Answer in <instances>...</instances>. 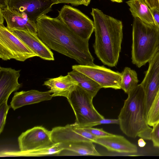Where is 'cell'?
<instances>
[{
	"label": "cell",
	"mask_w": 159,
	"mask_h": 159,
	"mask_svg": "<svg viewBox=\"0 0 159 159\" xmlns=\"http://www.w3.org/2000/svg\"><path fill=\"white\" fill-rule=\"evenodd\" d=\"M159 51V28L155 24L134 19L131 59L139 68L149 62Z\"/></svg>",
	"instance_id": "cell-4"
},
{
	"label": "cell",
	"mask_w": 159,
	"mask_h": 159,
	"mask_svg": "<svg viewBox=\"0 0 159 159\" xmlns=\"http://www.w3.org/2000/svg\"><path fill=\"white\" fill-rule=\"evenodd\" d=\"M72 68L89 77L97 83L102 88L121 89V73L119 72L94 64L74 65L72 66Z\"/></svg>",
	"instance_id": "cell-8"
},
{
	"label": "cell",
	"mask_w": 159,
	"mask_h": 159,
	"mask_svg": "<svg viewBox=\"0 0 159 159\" xmlns=\"http://www.w3.org/2000/svg\"><path fill=\"white\" fill-rule=\"evenodd\" d=\"M146 143L144 141V139L141 138L138 141V144L140 147H144L146 145Z\"/></svg>",
	"instance_id": "cell-33"
},
{
	"label": "cell",
	"mask_w": 159,
	"mask_h": 159,
	"mask_svg": "<svg viewBox=\"0 0 159 159\" xmlns=\"http://www.w3.org/2000/svg\"><path fill=\"white\" fill-rule=\"evenodd\" d=\"M57 4L58 0H10L8 7L25 14L36 23L39 18L52 10L54 5Z\"/></svg>",
	"instance_id": "cell-9"
},
{
	"label": "cell",
	"mask_w": 159,
	"mask_h": 159,
	"mask_svg": "<svg viewBox=\"0 0 159 159\" xmlns=\"http://www.w3.org/2000/svg\"><path fill=\"white\" fill-rule=\"evenodd\" d=\"M93 98L78 85L70 93L67 99L75 115V125L86 124L104 118L94 108Z\"/></svg>",
	"instance_id": "cell-5"
},
{
	"label": "cell",
	"mask_w": 159,
	"mask_h": 159,
	"mask_svg": "<svg viewBox=\"0 0 159 159\" xmlns=\"http://www.w3.org/2000/svg\"><path fill=\"white\" fill-rule=\"evenodd\" d=\"M43 85L50 89L52 97L63 96L67 98L78 85L77 82L67 74V75L50 78L44 82Z\"/></svg>",
	"instance_id": "cell-18"
},
{
	"label": "cell",
	"mask_w": 159,
	"mask_h": 159,
	"mask_svg": "<svg viewBox=\"0 0 159 159\" xmlns=\"http://www.w3.org/2000/svg\"><path fill=\"white\" fill-rule=\"evenodd\" d=\"M36 23L39 37L50 49L74 59L80 65L94 64L89 40L74 33L58 16L43 15Z\"/></svg>",
	"instance_id": "cell-1"
},
{
	"label": "cell",
	"mask_w": 159,
	"mask_h": 159,
	"mask_svg": "<svg viewBox=\"0 0 159 159\" xmlns=\"http://www.w3.org/2000/svg\"><path fill=\"white\" fill-rule=\"evenodd\" d=\"M51 138L54 143H66L81 140L94 143L97 138L83 128H76L72 124L54 127L51 131Z\"/></svg>",
	"instance_id": "cell-12"
},
{
	"label": "cell",
	"mask_w": 159,
	"mask_h": 159,
	"mask_svg": "<svg viewBox=\"0 0 159 159\" xmlns=\"http://www.w3.org/2000/svg\"><path fill=\"white\" fill-rule=\"evenodd\" d=\"M119 124V121L118 119H105V118L100 120L83 125H75L74 124H72L76 128H85L92 127L93 126L102 124Z\"/></svg>",
	"instance_id": "cell-25"
},
{
	"label": "cell",
	"mask_w": 159,
	"mask_h": 159,
	"mask_svg": "<svg viewBox=\"0 0 159 159\" xmlns=\"http://www.w3.org/2000/svg\"><path fill=\"white\" fill-rule=\"evenodd\" d=\"M90 141H78L61 145L64 150L71 152L75 155L101 156Z\"/></svg>",
	"instance_id": "cell-20"
},
{
	"label": "cell",
	"mask_w": 159,
	"mask_h": 159,
	"mask_svg": "<svg viewBox=\"0 0 159 159\" xmlns=\"http://www.w3.org/2000/svg\"><path fill=\"white\" fill-rule=\"evenodd\" d=\"M112 2H116L117 3H121L123 1V0H110Z\"/></svg>",
	"instance_id": "cell-36"
},
{
	"label": "cell",
	"mask_w": 159,
	"mask_h": 159,
	"mask_svg": "<svg viewBox=\"0 0 159 159\" xmlns=\"http://www.w3.org/2000/svg\"><path fill=\"white\" fill-rule=\"evenodd\" d=\"M64 150L60 143H55L48 147L37 149L25 151H10L1 152L0 157H39L60 153Z\"/></svg>",
	"instance_id": "cell-19"
},
{
	"label": "cell",
	"mask_w": 159,
	"mask_h": 159,
	"mask_svg": "<svg viewBox=\"0 0 159 159\" xmlns=\"http://www.w3.org/2000/svg\"><path fill=\"white\" fill-rule=\"evenodd\" d=\"M20 151H25L50 146L54 143L51 131L42 126H37L22 133L18 138Z\"/></svg>",
	"instance_id": "cell-10"
},
{
	"label": "cell",
	"mask_w": 159,
	"mask_h": 159,
	"mask_svg": "<svg viewBox=\"0 0 159 159\" xmlns=\"http://www.w3.org/2000/svg\"><path fill=\"white\" fill-rule=\"evenodd\" d=\"M20 70L0 67V105L7 101L11 94L22 86L18 81Z\"/></svg>",
	"instance_id": "cell-14"
},
{
	"label": "cell",
	"mask_w": 159,
	"mask_h": 159,
	"mask_svg": "<svg viewBox=\"0 0 159 159\" xmlns=\"http://www.w3.org/2000/svg\"><path fill=\"white\" fill-rule=\"evenodd\" d=\"M91 14L94 25L95 53L104 65L115 66L121 50L123 38L122 22L105 14L98 8H92Z\"/></svg>",
	"instance_id": "cell-2"
},
{
	"label": "cell",
	"mask_w": 159,
	"mask_h": 159,
	"mask_svg": "<svg viewBox=\"0 0 159 159\" xmlns=\"http://www.w3.org/2000/svg\"><path fill=\"white\" fill-rule=\"evenodd\" d=\"M4 17L2 11H0V24H3Z\"/></svg>",
	"instance_id": "cell-34"
},
{
	"label": "cell",
	"mask_w": 159,
	"mask_h": 159,
	"mask_svg": "<svg viewBox=\"0 0 159 159\" xmlns=\"http://www.w3.org/2000/svg\"><path fill=\"white\" fill-rule=\"evenodd\" d=\"M151 140L154 146L159 148V122L153 126L151 134Z\"/></svg>",
	"instance_id": "cell-27"
},
{
	"label": "cell",
	"mask_w": 159,
	"mask_h": 159,
	"mask_svg": "<svg viewBox=\"0 0 159 159\" xmlns=\"http://www.w3.org/2000/svg\"><path fill=\"white\" fill-rule=\"evenodd\" d=\"M58 17L74 33L89 40L94 31L93 21L79 10L64 5L58 11Z\"/></svg>",
	"instance_id": "cell-7"
},
{
	"label": "cell",
	"mask_w": 159,
	"mask_h": 159,
	"mask_svg": "<svg viewBox=\"0 0 159 159\" xmlns=\"http://www.w3.org/2000/svg\"><path fill=\"white\" fill-rule=\"evenodd\" d=\"M58 3H69L75 6L83 5L81 0H58Z\"/></svg>",
	"instance_id": "cell-31"
},
{
	"label": "cell",
	"mask_w": 159,
	"mask_h": 159,
	"mask_svg": "<svg viewBox=\"0 0 159 159\" xmlns=\"http://www.w3.org/2000/svg\"><path fill=\"white\" fill-rule=\"evenodd\" d=\"M68 74L77 83L78 85L84 90L93 98L96 95L101 87L89 77L77 70H72Z\"/></svg>",
	"instance_id": "cell-22"
},
{
	"label": "cell",
	"mask_w": 159,
	"mask_h": 159,
	"mask_svg": "<svg viewBox=\"0 0 159 159\" xmlns=\"http://www.w3.org/2000/svg\"><path fill=\"white\" fill-rule=\"evenodd\" d=\"M139 80L136 72L128 67L121 73L120 88L128 94L138 85Z\"/></svg>",
	"instance_id": "cell-23"
},
{
	"label": "cell",
	"mask_w": 159,
	"mask_h": 159,
	"mask_svg": "<svg viewBox=\"0 0 159 159\" xmlns=\"http://www.w3.org/2000/svg\"><path fill=\"white\" fill-rule=\"evenodd\" d=\"M150 9L159 8V0H144Z\"/></svg>",
	"instance_id": "cell-30"
},
{
	"label": "cell",
	"mask_w": 159,
	"mask_h": 159,
	"mask_svg": "<svg viewBox=\"0 0 159 159\" xmlns=\"http://www.w3.org/2000/svg\"><path fill=\"white\" fill-rule=\"evenodd\" d=\"M118 119L120 129L126 136L151 140L152 128L147 123L145 93L141 84L128 94Z\"/></svg>",
	"instance_id": "cell-3"
},
{
	"label": "cell",
	"mask_w": 159,
	"mask_h": 159,
	"mask_svg": "<svg viewBox=\"0 0 159 159\" xmlns=\"http://www.w3.org/2000/svg\"><path fill=\"white\" fill-rule=\"evenodd\" d=\"M155 24L159 28V8L151 9Z\"/></svg>",
	"instance_id": "cell-29"
},
{
	"label": "cell",
	"mask_w": 159,
	"mask_h": 159,
	"mask_svg": "<svg viewBox=\"0 0 159 159\" xmlns=\"http://www.w3.org/2000/svg\"><path fill=\"white\" fill-rule=\"evenodd\" d=\"M7 101L0 105V133L3 131L5 125L7 115L9 109L11 107L8 105Z\"/></svg>",
	"instance_id": "cell-26"
},
{
	"label": "cell",
	"mask_w": 159,
	"mask_h": 159,
	"mask_svg": "<svg viewBox=\"0 0 159 159\" xmlns=\"http://www.w3.org/2000/svg\"><path fill=\"white\" fill-rule=\"evenodd\" d=\"M126 3L134 18L138 17L146 22L155 24L151 10L144 0H129Z\"/></svg>",
	"instance_id": "cell-21"
},
{
	"label": "cell",
	"mask_w": 159,
	"mask_h": 159,
	"mask_svg": "<svg viewBox=\"0 0 159 159\" xmlns=\"http://www.w3.org/2000/svg\"><path fill=\"white\" fill-rule=\"evenodd\" d=\"M83 129L97 138L104 137L113 135V134L107 132L102 129L92 127Z\"/></svg>",
	"instance_id": "cell-28"
},
{
	"label": "cell",
	"mask_w": 159,
	"mask_h": 159,
	"mask_svg": "<svg viewBox=\"0 0 159 159\" xmlns=\"http://www.w3.org/2000/svg\"><path fill=\"white\" fill-rule=\"evenodd\" d=\"M50 90L41 92L36 90L22 91L14 93L10 103L11 107L15 110L23 106L51 100L53 97Z\"/></svg>",
	"instance_id": "cell-17"
},
{
	"label": "cell",
	"mask_w": 159,
	"mask_h": 159,
	"mask_svg": "<svg viewBox=\"0 0 159 159\" xmlns=\"http://www.w3.org/2000/svg\"><path fill=\"white\" fill-rule=\"evenodd\" d=\"M148 124L153 126L159 122V90L151 106L147 116Z\"/></svg>",
	"instance_id": "cell-24"
},
{
	"label": "cell",
	"mask_w": 159,
	"mask_h": 159,
	"mask_svg": "<svg viewBox=\"0 0 159 159\" xmlns=\"http://www.w3.org/2000/svg\"><path fill=\"white\" fill-rule=\"evenodd\" d=\"M94 143L103 146L110 151L125 154L136 153L138 152L136 146L121 135L113 134L97 138Z\"/></svg>",
	"instance_id": "cell-16"
},
{
	"label": "cell",
	"mask_w": 159,
	"mask_h": 159,
	"mask_svg": "<svg viewBox=\"0 0 159 159\" xmlns=\"http://www.w3.org/2000/svg\"><path fill=\"white\" fill-rule=\"evenodd\" d=\"M11 31L36 54L37 57L44 60H54L52 52L40 39L37 33L28 30Z\"/></svg>",
	"instance_id": "cell-13"
},
{
	"label": "cell",
	"mask_w": 159,
	"mask_h": 159,
	"mask_svg": "<svg viewBox=\"0 0 159 159\" xmlns=\"http://www.w3.org/2000/svg\"><path fill=\"white\" fill-rule=\"evenodd\" d=\"M9 30H28L37 33L36 23L30 20L25 14L8 7L0 9Z\"/></svg>",
	"instance_id": "cell-15"
},
{
	"label": "cell",
	"mask_w": 159,
	"mask_h": 159,
	"mask_svg": "<svg viewBox=\"0 0 159 159\" xmlns=\"http://www.w3.org/2000/svg\"><path fill=\"white\" fill-rule=\"evenodd\" d=\"M10 0H0V9L4 10L8 7Z\"/></svg>",
	"instance_id": "cell-32"
},
{
	"label": "cell",
	"mask_w": 159,
	"mask_h": 159,
	"mask_svg": "<svg viewBox=\"0 0 159 159\" xmlns=\"http://www.w3.org/2000/svg\"><path fill=\"white\" fill-rule=\"evenodd\" d=\"M149 63L148 69L141 83L145 93L146 117L153 101L159 90V51Z\"/></svg>",
	"instance_id": "cell-11"
},
{
	"label": "cell",
	"mask_w": 159,
	"mask_h": 159,
	"mask_svg": "<svg viewBox=\"0 0 159 159\" xmlns=\"http://www.w3.org/2000/svg\"><path fill=\"white\" fill-rule=\"evenodd\" d=\"M37 55L3 24H0V58L20 61Z\"/></svg>",
	"instance_id": "cell-6"
},
{
	"label": "cell",
	"mask_w": 159,
	"mask_h": 159,
	"mask_svg": "<svg viewBox=\"0 0 159 159\" xmlns=\"http://www.w3.org/2000/svg\"><path fill=\"white\" fill-rule=\"evenodd\" d=\"M83 3V5L85 6H88L91 0H81Z\"/></svg>",
	"instance_id": "cell-35"
}]
</instances>
